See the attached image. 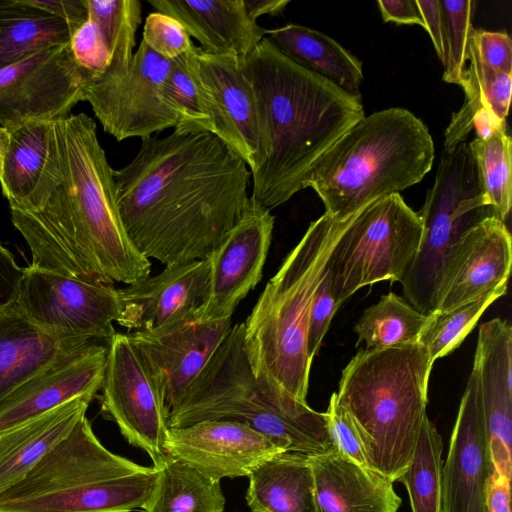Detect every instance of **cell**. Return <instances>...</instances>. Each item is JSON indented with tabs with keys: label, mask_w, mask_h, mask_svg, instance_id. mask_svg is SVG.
I'll return each instance as SVG.
<instances>
[{
	"label": "cell",
	"mask_w": 512,
	"mask_h": 512,
	"mask_svg": "<svg viewBox=\"0 0 512 512\" xmlns=\"http://www.w3.org/2000/svg\"><path fill=\"white\" fill-rule=\"evenodd\" d=\"M141 140L136 156L114 170L129 238L165 266L208 258L248 203L247 164L207 131L174 129Z\"/></svg>",
	"instance_id": "obj_1"
},
{
	"label": "cell",
	"mask_w": 512,
	"mask_h": 512,
	"mask_svg": "<svg viewBox=\"0 0 512 512\" xmlns=\"http://www.w3.org/2000/svg\"><path fill=\"white\" fill-rule=\"evenodd\" d=\"M9 207L32 267L107 284L128 285L150 275L151 261L124 228L114 170L85 113L52 123L35 188Z\"/></svg>",
	"instance_id": "obj_2"
},
{
	"label": "cell",
	"mask_w": 512,
	"mask_h": 512,
	"mask_svg": "<svg viewBox=\"0 0 512 512\" xmlns=\"http://www.w3.org/2000/svg\"><path fill=\"white\" fill-rule=\"evenodd\" d=\"M243 67L255 95L261 145L250 198L271 211L306 188L319 159L365 113L361 96L294 63L266 37Z\"/></svg>",
	"instance_id": "obj_3"
},
{
	"label": "cell",
	"mask_w": 512,
	"mask_h": 512,
	"mask_svg": "<svg viewBox=\"0 0 512 512\" xmlns=\"http://www.w3.org/2000/svg\"><path fill=\"white\" fill-rule=\"evenodd\" d=\"M352 216L336 221L324 213L311 222L243 322L244 350L252 373L261 389L277 401L307 403L311 307Z\"/></svg>",
	"instance_id": "obj_4"
},
{
	"label": "cell",
	"mask_w": 512,
	"mask_h": 512,
	"mask_svg": "<svg viewBox=\"0 0 512 512\" xmlns=\"http://www.w3.org/2000/svg\"><path fill=\"white\" fill-rule=\"evenodd\" d=\"M435 148L423 121L391 107L364 116L319 159L306 182L342 221L370 203L419 183L432 168Z\"/></svg>",
	"instance_id": "obj_5"
},
{
	"label": "cell",
	"mask_w": 512,
	"mask_h": 512,
	"mask_svg": "<svg viewBox=\"0 0 512 512\" xmlns=\"http://www.w3.org/2000/svg\"><path fill=\"white\" fill-rule=\"evenodd\" d=\"M433 364L417 341L360 349L342 370L336 400L358 429L370 468L392 482L412 460L427 416Z\"/></svg>",
	"instance_id": "obj_6"
},
{
	"label": "cell",
	"mask_w": 512,
	"mask_h": 512,
	"mask_svg": "<svg viewBox=\"0 0 512 512\" xmlns=\"http://www.w3.org/2000/svg\"><path fill=\"white\" fill-rule=\"evenodd\" d=\"M157 471L108 450L82 416L18 482L0 512H132L148 500Z\"/></svg>",
	"instance_id": "obj_7"
},
{
	"label": "cell",
	"mask_w": 512,
	"mask_h": 512,
	"mask_svg": "<svg viewBox=\"0 0 512 512\" xmlns=\"http://www.w3.org/2000/svg\"><path fill=\"white\" fill-rule=\"evenodd\" d=\"M243 338L244 323L232 325L182 401L168 414L169 428L230 420L264 434L284 452L312 455L334 449L325 412L299 401H277L261 389Z\"/></svg>",
	"instance_id": "obj_8"
},
{
	"label": "cell",
	"mask_w": 512,
	"mask_h": 512,
	"mask_svg": "<svg viewBox=\"0 0 512 512\" xmlns=\"http://www.w3.org/2000/svg\"><path fill=\"white\" fill-rule=\"evenodd\" d=\"M417 214L421 240L400 283L406 300L429 315L435 310L442 275L455 246L470 228L495 216L481 189L468 143L442 151L434 184Z\"/></svg>",
	"instance_id": "obj_9"
},
{
	"label": "cell",
	"mask_w": 512,
	"mask_h": 512,
	"mask_svg": "<svg viewBox=\"0 0 512 512\" xmlns=\"http://www.w3.org/2000/svg\"><path fill=\"white\" fill-rule=\"evenodd\" d=\"M422 223L398 194L380 198L355 213L328 262L340 306L360 288L401 282L418 250Z\"/></svg>",
	"instance_id": "obj_10"
},
{
	"label": "cell",
	"mask_w": 512,
	"mask_h": 512,
	"mask_svg": "<svg viewBox=\"0 0 512 512\" xmlns=\"http://www.w3.org/2000/svg\"><path fill=\"white\" fill-rule=\"evenodd\" d=\"M15 303L50 332L109 342L120 312L113 284L87 281L32 267L23 268Z\"/></svg>",
	"instance_id": "obj_11"
},
{
	"label": "cell",
	"mask_w": 512,
	"mask_h": 512,
	"mask_svg": "<svg viewBox=\"0 0 512 512\" xmlns=\"http://www.w3.org/2000/svg\"><path fill=\"white\" fill-rule=\"evenodd\" d=\"M171 60L141 40L129 69L120 76H94L87 84V101L105 132L117 141L146 138L175 128L176 115L167 106L163 87Z\"/></svg>",
	"instance_id": "obj_12"
},
{
	"label": "cell",
	"mask_w": 512,
	"mask_h": 512,
	"mask_svg": "<svg viewBox=\"0 0 512 512\" xmlns=\"http://www.w3.org/2000/svg\"><path fill=\"white\" fill-rule=\"evenodd\" d=\"M93 76L76 62L70 42L0 69V126L67 118Z\"/></svg>",
	"instance_id": "obj_13"
},
{
	"label": "cell",
	"mask_w": 512,
	"mask_h": 512,
	"mask_svg": "<svg viewBox=\"0 0 512 512\" xmlns=\"http://www.w3.org/2000/svg\"><path fill=\"white\" fill-rule=\"evenodd\" d=\"M100 391L103 415L116 423L128 443L144 450L157 466L168 455V412L127 334L116 332L108 342Z\"/></svg>",
	"instance_id": "obj_14"
},
{
	"label": "cell",
	"mask_w": 512,
	"mask_h": 512,
	"mask_svg": "<svg viewBox=\"0 0 512 512\" xmlns=\"http://www.w3.org/2000/svg\"><path fill=\"white\" fill-rule=\"evenodd\" d=\"M186 66L210 118L212 134L228 145L254 172L261 161L254 91L243 64L193 45Z\"/></svg>",
	"instance_id": "obj_15"
},
{
	"label": "cell",
	"mask_w": 512,
	"mask_h": 512,
	"mask_svg": "<svg viewBox=\"0 0 512 512\" xmlns=\"http://www.w3.org/2000/svg\"><path fill=\"white\" fill-rule=\"evenodd\" d=\"M275 218L250 197L238 222L208 257L209 292L196 321L231 319L262 278Z\"/></svg>",
	"instance_id": "obj_16"
},
{
	"label": "cell",
	"mask_w": 512,
	"mask_h": 512,
	"mask_svg": "<svg viewBox=\"0 0 512 512\" xmlns=\"http://www.w3.org/2000/svg\"><path fill=\"white\" fill-rule=\"evenodd\" d=\"M231 319L186 321L128 338L156 384L168 414L182 401L231 328Z\"/></svg>",
	"instance_id": "obj_17"
},
{
	"label": "cell",
	"mask_w": 512,
	"mask_h": 512,
	"mask_svg": "<svg viewBox=\"0 0 512 512\" xmlns=\"http://www.w3.org/2000/svg\"><path fill=\"white\" fill-rule=\"evenodd\" d=\"M208 258L165 266L118 289L117 323L131 331L157 330L195 320L209 292Z\"/></svg>",
	"instance_id": "obj_18"
},
{
	"label": "cell",
	"mask_w": 512,
	"mask_h": 512,
	"mask_svg": "<svg viewBox=\"0 0 512 512\" xmlns=\"http://www.w3.org/2000/svg\"><path fill=\"white\" fill-rule=\"evenodd\" d=\"M165 449L168 455L219 481L248 477L259 465L284 452L264 434L230 420L169 428Z\"/></svg>",
	"instance_id": "obj_19"
},
{
	"label": "cell",
	"mask_w": 512,
	"mask_h": 512,
	"mask_svg": "<svg viewBox=\"0 0 512 512\" xmlns=\"http://www.w3.org/2000/svg\"><path fill=\"white\" fill-rule=\"evenodd\" d=\"M494 472L483 411L470 374L443 465L441 512H489Z\"/></svg>",
	"instance_id": "obj_20"
},
{
	"label": "cell",
	"mask_w": 512,
	"mask_h": 512,
	"mask_svg": "<svg viewBox=\"0 0 512 512\" xmlns=\"http://www.w3.org/2000/svg\"><path fill=\"white\" fill-rule=\"evenodd\" d=\"M512 264L506 223L488 217L459 240L445 267L434 312L445 313L507 284Z\"/></svg>",
	"instance_id": "obj_21"
},
{
	"label": "cell",
	"mask_w": 512,
	"mask_h": 512,
	"mask_svg": "<svg viewBox=\"0 0 512 512\" xmlns=\"http://www.w3.org/2000/svg\"><path fill=\"white\" fill-rule=\"evenodd\" d=\"M474 378L483 411L495 473L511 479L512 327L501 318L481 324Z\"/></svg>",
	"instance_id": "obj_22"
},
{
	"label": "cell",
	"mask_w": 512,
	"mask_h": 512,
	"mask_svg": "<svg viewBox=\"0 0 512 512\" xmlns=\"http://www.w3.org/2000/svg\"><path fill=\"white\" fill-rule=\"evenodd\" d=\"M107 343H98L49 366L0 404V435L77 397L101 389Z\"/></svg>",
	"instance_id": "obj_23"
},
{
	"label": "cell",
	"mask_w": 512,
	"mask_h": 512,
	"mask_svg": "<svg viewBox=\"0 0 512 512\" xmlns=\"http://www.w3.org/2000/svg\"><path fill=\"white\" fill-rule=\"evenodd\" d=\"M106 341L40 328L15 300L0 307V404L28 380L61 359Z\"/></svg>",
	"instance_id": "obj_24"
},
{
	"label": "cell",
	"mask_w": 512,
	"mask_h": 512,
	"mask_svg": "<svg viewBox=\"0 0 512 512\" xmlns=\"http://www.w3.org/2000/svg\"><path fill=\"white\" fill-rule=\"evenodd\" d=\"M157 11L178 20L202 51L231 55L244 64L266 36L252 20L243 0H149Z\"/></svg>",
	"instance_id": "obj_25"
},
{
	"label": "cell",
	"mask_w": 512,
	"mask_h": 512,
	"mask_svg": "<svg viewBox=\"0 0 512 512\" xmlns=\"http://www.w3.org/2000/svg\"><path fill=\"white\" fill-rule=\"evenodd\" d=\"M316 512H397L402 500L393 482L362 467L335 448L307 455Z\"/></svg>",
	"instance_id": "obj_26"
},
{
	"label": "cell",
	"mask_w": 512,
	"mask_h": 512,
	"mask_svg": "<svg viewBox=\"0 0 512 512\" xmlns=\"http://www.w3.org/2000/svg\"><path fill=\"white\" fill-rule=\"evenodd\" d=\"M94 398L77 397L0 435V493L70 433Z\"/></svg>",
	"instance_id": "obj_27"
},
{
	"label": "cell",
	"mask_w": 512,
	"mask_h": 512,
	"mask_svg": "<svg viewBox=\"0 0 512 512\" xmlns=\"http://www.w3.org/2000/svg\"><path fill=\"white\" fill-rule=\"evenodd\" d=\"M265 37L294 63L352 95L361 96V61L330 36L302 25L287 24L266 30Z\"/></svg>",
	"instance_id": "obj_28"
},
{
	"label": "cell",
	"mask_w": 512,
	"mask_h": 512,
	"mask_svg": "<svg viewBox=\"0 0 512 512\" xmlns=\"http://www.w3.org/2000/svg\"><path fill=\"white\" fill-rule=\"evenodd\" d=\"M248 477L246 501L252 512H316L307 455L283 452L259 465Z\"/></svg>",
	"instance_id": "obj_29"
},
{
	"label": "cell",
	"mask_w": 512,
	"mask_h": 512,
	"mask_svg": "<svg viewBox=\"0 0 512 512\" xmlns=\"http://www.w3.org/2000/svg\"><path fill=\"white\" fill-rule=\"evenodd\" d=\"M70 25L25 0H0V69L69 43Z\"/></svg>",
	"instance_id": "obj_30"
},
{
	"label": "cell",
	"mask_w": 512,
	"mask_h": 512,
	"mask_svg": "<svg viewBox=\"0 0 512 512\" xmlns=\"http://www.w3.org/2000/svg\"><path fill=\"white\" fill-rule=\"evenodd\" d=\"M153 490L143 512H223L220 481L167 455L157 466Z\"/></svg>",
	"instance_id": "obj_31"
},
{
	"label": "cell",
	"mask_w": 512,
	"mask_h": 512,
	"mask_svg": "<svg viewBox=\"0 0 512 512\" xmlns=\"http://www.w3.org/2000/svg\"><path fill=\"white\" fill-rule=\"evenodd\" d=\"M461 87L465 98L461 108L453 114L444 134V148L448 151L465 142L473 129L475 113L484 108L497 119L506 122L512 92V74L498 72L483 65L471 45Z\"/></svg>",
	"instance_id": "obj_32"
},
{
	"label": "cell",
	"mask_w": 512,
	"mask_h": 512,
	"mask_svg": "<svg viewBox=\"0 0 512 512\" xmlns=\"http://www.w3.org/2000/svg\"><path fill=\"white\" fill-rule=\"evenodd\" d=\"M53 122H31L7 129L0 184L11 205L21 204L35 188L48 155Z\"/></svg>",
	"instance_id": "obj_33"
},
{
	"label": "cell",
	"mask_w": 512,
	"mask_h": 512,
	"mask_svg": "<svg viewBox=\"0 0 512 512\" xmlns=\"http://www.w3.org/2000/svg\"><path fill=\"white\" fill-rule=\"evenodd\" d=\"M427 321L407 300L390 292L366 308L354 326L358 340L368 350L415 343Z\"/></svg>",
	"instance_id": "obj_34"
},
{
	"label": "cell",
	"mask_w": 512,
	"mask_h": 512,
	"mask_svg": "<svg viewBox=\"0 0 512 512\" xmlns=\"http://www.w3.org/2000/svg\"><path fill=\"white\" fill-rule=\"evenodd\" d=\"M89 18L97 25L105 43L109 62L95 76L123 75L130 66L141 24L142 6L138 0H86Z\"/></svg>",
	"instance_id": "obj_35"
},
{
	"label": "cell",
	"mask_w": 512,
	"mask_h": 512,
	"mask_svg": "<svg viewBox=\"0 0 512 512\" xmlns=\"http://www.w3.org/2000/svg\"><path fill=\"white\" fill-rule=\"evenodd\" d=\"M443 440L428 416L412 460L398 481L408 492L412 512H441Z\"/></svg>",
	"instance_id": "obj_36"
},
{
	"label": "cell",
	"mask_w": 512,
	"mask_h": 512,
	"mask_svg": "<svg viewBox=\"0 0 512 512\" xmlns=\"http://www.w3.org/2000/svg\"><path fill=\"white\" fill-rule=\"evenodd\" d=\"M483 194L495 216L506 223L512 204L511 138L506 126L468 144Z\"/></svg>",
	"instance_id": "obj_37"
},
{
	"label": "cell",
	"mask_w": 512,
	"mask_h": 512,
	"mask_svg": "<svg viewBox=\"0 0 512 512\" xmlns=\"http://www.w3.org/2000/svg\"><path fill=\"white\" fill-rule=\"evenodd\" d=\"M506 290L507 284H503L476 301L445 313L432 312L427 315L418 341L426 347L431 361L434 363L458 348L483 312L505 295Z\"/></svg>",
	"instance_id": "obj_38"
},
{
	"label": "cell",
	"mask_w": 512,
	"mask_h": 512,
	"mask_svg": "<svg viewBox=\"0 0 512 512\" xmlns=\"http://www.w3.org/2000/svg\"><path fill=\"white\" fill-rule=\"evenodd\" d=\"M443 17V80L462 85L473 33L476 2L439 0Z\"/></svg>",
	"instance_id": "obj_39"
},
{
	"label": "cell",
	"mask_w": 512,
	"mask_h": 512,
	"mask_svg": "<svg viewBox=\"0 0 512 512\" xmlns=\"http://www.w3.org/2000/svg\"><path fill=\"white\" fill-rule=\"evenodd\" d=\"M186 55L187 53L171 60V68L163 87V97L177 117L178 124L174 129L212 133L210 118L200 93L187 71Z\"/></svg>",
	"instance_id": "obj_40"
},
{
	"label": "cell",
	"mask_w": 512,
	"mask_h": 512,
	"mask_svg": "<svg viewBox=\"0 0 512 512\" xmlns=\"http://www.w3.org/2000/svg\"><path fill=\"white\" fill-rule=\"evenodd\" d=\"M142 41L155 53L168 60L186 54L194 45L178 20L159 11L152 12L146 17Z\"/></svg>",
	"instance_id": "obj_41"
},
{
	"label": "cell",
	"mask_w": 512,
	"mask_h": 512,
	"mask_svg": "<svg viewBox=\"0 0 512 512\" xmlns=\"http://www.w3.org/2000/svg\"><path fill=\"white\" fill-rule=\"evenodd\" d=\"M325 413L335 449L358 465L371 469L358 429L347 411L338 404L335 392Z\"/></svg>",
	"instance_id": "obj_42"
},
{
	"label": "cell",
	"mask_w": 512,
	"mask_h": 512,
	"mask_svg": "<svg viewBox=\"0 0 512 512\" xmlns=\"http://www.w3.org/2000/svg\"><path fill=\"white\" fill-rule=\"evenodd\" d=\"M338 308L339 305L334 296L331 275L327 265L326 272L314 295L310 312L307 350L311 361L318 352Z\"/></svg>",
	"instance_id": "obj_43"
},
{
	"label": "cell",
	"mask_w": 512,
	"mask_h": 512,
	"mask_svg": "<svg viewBox=\"0 0 512 512\" xmlns=\"http://www.w3.org/2000/svg\"><path fill=\"white\" fill-rule=\"evenodd\" d=\"M70 47L76 62L94 76L107 67L109 55L105 43L90 18L72 34Z\"/></svg>",
	"instance_id": "obj_44"
},
{
	"label": "cell",
	"mask_w": 512,
	"mask_h": 512,
	"mask_svg": "<svg viewBox=\"0 0 512 512\" xmlns=\"http://www.w3.org/2000/svg\"><path fill=\"white\" fill-rule=\"evenodd\" d=\"M471 45L483 65L512 74V41L505 31L474 29Z\"/></svg>",
	"instance_id": "obj_45"
},
{
	"label": "cell",
	"mask_w": 512,
	"mask_h": 512,
	"mask_svg": "<svg viewBox=\"0 0 512 512\" xmlns=\"http://www.w3.org/2000/svg\"><path fill=\"white\" fill-rule=\"evenodd\" d=\"M28 4L66 21L75 32L89 18L86 0H25Z\"/></svg>",
	"instance_id": "obj_46"
},
{
	"label": "cell",
	"mask_w": 512,
	"mask_h": 512,
	"mask_svg": "<svg viewBox=\"0 0 512 512\" xmlns=\"http://www.w3.org/2000/svg\"><path fill=\"white\" fill-rule=\"evenodd\" d=\"M22 275L23 268L0 242V307L15 300Z\"/></svg>",
	"instance_id": "obj_47"
},
{
	"label": "cell",
	"mask_w": 512,
	"mask_h": 512,
	"mask_svg": "<svg viewBox=\"0 0 512 512\" xmlns=\"http://www.w3.org/2000/svg\"><path fill=\"white\" fill-rule=\"evenodd\" d=\"M377 4L383 21L423 27L416 0H378Z\"/></svg>",
	"instance_id": "obj_48"
},
{
	"label": "cell",
	"mask_w": 512,
	"mask_h": 512,
	"mask_svg": "<svg viewBox=\"0 0 512 512\" xmlns=\"http://www.w3.org/2000/svg\"><path fill=\"white\" fill-rule=\"evenodd\" d=\"M423 20V28L428 32L434 49L441 61L444 59L443 17L439 0H416Z\"/></svg>",
	"instance_id": "obj_49"
},
{
	"label": "cell",
	"mask_w": 512,
	"mask_h": 512,
	"mask_svg": "<svg viewBox=\"0 0 512 512\" xmlns=\"http://www.w3.org/2000/svg\"><path fill=\"white\" fill-rule=\"evenodd\" d=\"M243 3L249 17L257 22L264 15H281L290 0H243Z\"/></svg>",
	"instance_id": "obj_50"
},
{
	"label": "cell",
	"mask_w": 512,
	"mask_h": 512,
	"mask_svg": "<svg viewBox=\"0 0 512 512\" xmlns=\"http://www.w3.org/2000/svg\"><path fill=\"white\" fill-rule=\"evenodd\" d=\"M504 126H506V122L500 121L484 108L479 109L473 117V129H475L478 139H487Z\"/></svg>",
	"instance_id": "obj_51"
},
{
	"label": "cell",
	"mask_w": 512,
	"mask_h": 512,
	"mask_svg": "<svg viewBox=\"0 0 512 512\" xmlns=\"http://www.w3.org/2000/svg\"><path fill=\"white\" fill-rule=\"evenodd\" d=\"M9 132L7 129L0 126V173L3 161V156L8 142Z\"/></svg>",
	"instance_id": "obj_52"
}]
</instances>
